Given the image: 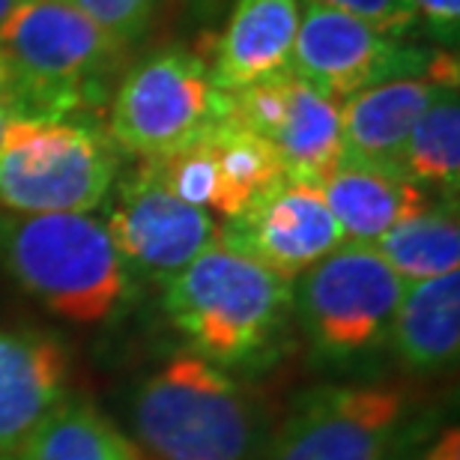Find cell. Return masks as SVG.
Returning <instances> with one entry per match:
<instances>
[{"label":"cell","instance_id":"6da1fadb","mask_svg":"<svg viewBox=\"0 0 460 460\" xmlns=\"http://www.w3.org/2000/svg\"><path fill=\"white\" fill-rule=\"evenodd\" d=\"M0 266L36 302L78 326L117 317L135 290L105 222L90 213L0 209Z\"/></svg>","mask_w":460,"mask_h":460},{"label":"cell","instance_id":"7a4b0ae2","mask_svg":"<svg viewBox=\"0 0 460 460\" xmlns=\"http://www.w3.org/2000/svg\"><path fill=\"white\" fill-rule=\"evenodd\" d=\"M164 311L191 353L218 367L252 365L288 326L293 281L216 243L164 281Z\"/></svg>","mask_w":460,"mask_h":460},{"label":"cell","instance_id":"3957f363","mask_svg":"<svg viewBox=\"0 0 460 460\" xmlns=\"http://www.w3.org/2000/svg\"><path fill=\"white\" fill-rule=\"evenodd\" d=\"M137 439L159 460H252L254 403L227 367L180 349L137 385Z\"/></svg>","mask_w":460,"mask_h":460},{"label":"cell","instance_id":"277c9868","mask_svg":"<svg viewBox=\"0 0 460 460\" xmlns=\"http://www.w3.org/2000/svg\"><path fill=\"white\" fill-rule=\"evenodd\" d=\"M126 42L63 0H22L0 24V51L15 72L18 96L45 117L102 93Z\"/></svg>","mask_w":460,"mask_h":460},{"label":"cell","instance_id":"5b68a950","mask_svg":"<svg viewBox=\"0 0 460 460\" xmlns=\"http://www.w3.org/2000/svg\"><path fill=\"white\" fill-rule=\"evenodd\" d=\"M117 177L114 141L93 126L33 117L0 150V209L93 213Z\"/></svg>","mask_w":460,"mask_h":460},{"label":"cell","instance_id":"8992f818","mask_svg":"<svg viewBox=\"0 0 460 460\" xmlns=\"http://www.w3.org/2000/svg\"><path fill=\"white\" fill-rule=\"evenodd\" d=\"M225 117V90L209 63L189 49L159 51L119 81L108 137L141 159H159L191 144Z\"/></svg>","mask_w":460,"mask_h":460},{"label":"cell","instance_id":"52a82bcc","mask_svg":"<svg viewBox=\"0 0 460 460\" xmlns=\"http://www.w3.org/2000/svg\"><path fill=\"white\" fill-rule=\"evenodd\" d=\"M403 288L374 245L344 243L299 275L293 308L320 356L349 358L389 338Z\"/></svg>","mask_w":460,"mask_h":460},{"label":"cell","instance_id":"ba28073f","mask_svg":"<svg viewBox=\"0 0 460 460\" xmlns=\"http://www.w3.org/2000/svg\"><path fill=\"white\" fill-rule=\"evenodd\" d=\"M434 51L401 42L356 15L305 4L293 42L290 72L320 93L347 102L367 87L398 78H428Z\"/></svg>","mask_w":460,"mask_h":460},{"label":"cell","instance_id":"9c48e42d","mask_svg":"<svg viewBox=\"0 0 460 460\" xmlns=\"http://www.w3.org/2000/svg\"><path fill=\"white\" fill-rule=\"evenodd\" d=\"M403 412L392 385H317L293 403L266 460H389Z\"/></svg>","mask_w":460,"mask_h":460},{"label":"cell","instance_id":"30bf717a","mask_svg":"<svg viewBox=\"0 0 460 460\" xmlns=\"http://www.w3.org/2000/svg\"><path fill=\"white\" fill-rule=\"evenodd\" d=\"M218 243L279 279L296 281L317 261L344 245V234L317 182L284 173L248 200L245 209L218 225Z\"/></svg>","mask_w":460,"mask_h":460},{"label":"cell","instance_id":"8fae6325","mask_svg":"<svg viewBox=\"0 0 460 460\" xmlns=\"http://www.w3.org/2000/svg\"><path fill=\"white\" fill-rule=\"evenodd\" d=\"M105 227L128 272L155 281L173 279L218 243L216 216L171 195L144 168L123 182Z\"/></svg>","mask_w":460,"mask_h":460},{"label":"cell","instance_id":"7c38bea8","mask_svg":"<svg viewBox=\"0 0 460 460\" xmlns=\"http://www.w3.org/2000/svg\"><path fill=\"white\" fill-rule=\"evenodd\" d=\"M69 356L54 335L0 329V455L18 457L66 401Z\"/></svg>","mask_w":460,"mask_h":460},{"label":"cell","instance_id":"4fadbf2b","mask_svg":"<svg viewBox=\"0 0 460 460\" xmlns=\"http://www.w3.org/2000/svg\"><path fill=\"white\" fill-rule=\"evenodd\" d=\"M299 31V0H234L209 72L218 90L234 93L290 69Z\"/></svg>","mask_w":460,"mask_h":460},{"label":"cell","instance_id":"5bb4252c","mask_svg":"<svg viewBox=\"0 0 460 460\" xmlns=\"http://www.w3.org/2000/svg\"><path fill=\"white\" fill-rule=\"evenodd\" d=\"M434 90L430 78H398L349 96L341 102V159L403 173L410 132Z\"/></svg>","mask_w":460,"mask_h":460},{"label":"cell","instance_id":"9a60e30c","mask_svg":"<svg viewBox=\"0 0 460 460\" xmlns=\"http://www.w3.org/2000/svg\"><path fill=\"white\" fill-rule=\"evenodd\" d=\"M320 191L335 222L341 225L344 243L374 245L385 230L430 207L428 191H421L403 173L349 159L335 164L332 173L320 182Z\"/></svg>","mask_w":460,"mask_h":460},{"label":"cell","instance_id":"2e32d148","mask_svg":"<svg viewBox=\"0 0 460 460\" xmlns=\"http://www.w3.org/2000/svg\"><path fill=\"white\" fill-rule=\"evenodd\" d=\"M389 338L412 371H439L460 349V272L403 288Z\"/></svg>","mask_w":460,"mask_h":460},{"label":"cell","instance_id":"e0dca14e","mask_svg":"<svg viewBox=\"0 0 460 460\" xmlns=\"http://www.w3.org/2000/svg\"><path fill=\"white\" fill-rule=\"evenodd\" d=\"M270 144L279 150L288 177L320 186L341 162V102L290 72L288 102Z\"/></svg>","mask_w":460,"mask_h":460},{"label":"cell","instance_id":"ac0fdd59","mask_svg":"<svg viewBox=\"0 0 460 460\" xmlns=\"http://www.w3.org/2000/svg\"><path fill=\"white\" fill-rule=\"evenodd\" d=\"M403 177L421 191H439L457 204L460 189V99L455 84H437L416 119L401 162Z\"/></svg>","mask_w":460,"mask_h":460},{"label":"cell","instance_id":"d6986e66","mask_svg":"<svg viewBox=\"0 0 460 460\" xmlns=\"http://www.w3.org/2000/svg\"><path fill=\"white\" fill-rule=\"evenodd\" d=\"M374 248L392 266L394 275L407 284L460 272L457 204H452V200L430 204L421 213L410 216L407 222L385 230L374 243Z\"/></svg>","mask_w":460,"mask_h":460},{"label":"cell","instance_id":"ffe728a7","mask_svg":"<svg viewBox=\"0 0 460 460\" xmlns=\"http://www.w3.org/2000/svg\"><path fill=\"white\" fill-rule=\"evenodd\" d=\"M18 460H141L135 443L84 401H63Z\"/></svg>","mask_w":460,"mask_h":460},{"label":"cell","instance_id":"44dd1931","mask_svg":"<svg viewBox=\"0 0 460 460\" xmlns=\"http://www.w3.org/2000/svg\"><path fill=\"white\" fill-rule=\"evenodd\" d=\"M207 137L218 164V180H222V209H218L222 218L236 216L248 207V200H254L263 189L284 177L279 150L234 119L222 117Z\"/></svg>","mask_w":460,"mask_h":460},{"label":"cell","instance_id":"7402d4cb","mask_svg":"<svg viewBox=\"0 0 460 460\" xmlns=\"http://www.w3.org/2000/svg\"><path fill=\"white\" fill-rule=\"evenodd\" d=\"M63 4L75 6L78 13L117 36L119 42H135L150 31L155 13H159V0H63Z\"/></svg>","mask_w":460,"mask_h":460},{"label":"cell","instance_id":"603a6c76","mask_svg":"<svg viewBox=\"0 0 460 460\" xmlns=\"http://www.w3.org/2000/svg\"><path fill=\"white\" fill-rule=\"evenodd\" d=\"M305 4L329 6L338 9V13L356 15L371 27H376V31L398 36V40L421 24L412 0H305Z\"/></svg>","mask_w":460,"mask_h":460},{"label":"cell","instance_id":"cb8c5ba5","mask_svg":"<svg viewBox=\"0 0 460 460\" xmlns=\"http://www.w3.org/2000/svg\"><path fill=\"white\" fill-rule=\"evenodd\" d=\"M412 6H416L428 36H434L443 49L455 51L460 31V0H412Z\"/></svg>","mask_w":460,"mask_h":460},{"label":"cell","instance_id":"d4e9b609","mask_svg":"<svg viewBox=\"0 0 460 460\" xmlns=\"http://www.w3.org/2000/svg\"><path fill=\"white\" fill-rule=\"evenodd\" d=\"M33 117H45V114L33 111L22 99H6V102H0V150H4V146L13 141V135L18 128H24Z\"/></svg>","mask_w":460,"mask_h":460},{"label":"cell","instance_id":"484cf974","mask_svg":"<svg viewBox=\"0 0 460 460\" xmlns=\"http://www.w3.org/2000/svg\"><path fill=\"white\" fill-rule=\"evenodd\" d=\"M182 13L198 24H213L218 15L225 13L227 0H180Z\"/></svg>","mask_w":460,"mask_h":460},{"label":"cell","instance_id":"4316f807","mask_svg":"<svg viewBox=\"0 0 460 460\" xmlns=\"http://www.w3.org/2000/svg\"><path fill=\"white\" fill-rule=\"evenodd\" d=\"M6 99H22V96H18L15 72H13V66H9L6 54L0 51V102H6Z\"/></svg>","mask_w":460,"mask_h":460},{"label":"cell","instance_id":"83f0119b","mask_svg":"<svg viewBox=\"0 0 460 460\" xmlns=\"http://www.w3.org/2000/svg\"><path fill=\"white\" fill-rule=\"evenodd\" d=\"M18 4H22V0H0V24L6 22V15L13 13V9H15Z\"/></svg>","mask_w":460,"mask_h":460},{"label":"cell","instance_id":"f1b7e54d","mask_svg":"<svg viewBox=\"0 0 460 460\" xmlns=\"http://www.w3.org/2000/svg\"><path fill=\"white\" fill-rule=\"evenodd\" d=\"M0 460H15V457H4V455H0Z\"/></svg>","mask_w":460,"mask_h":460}]
</instances>
